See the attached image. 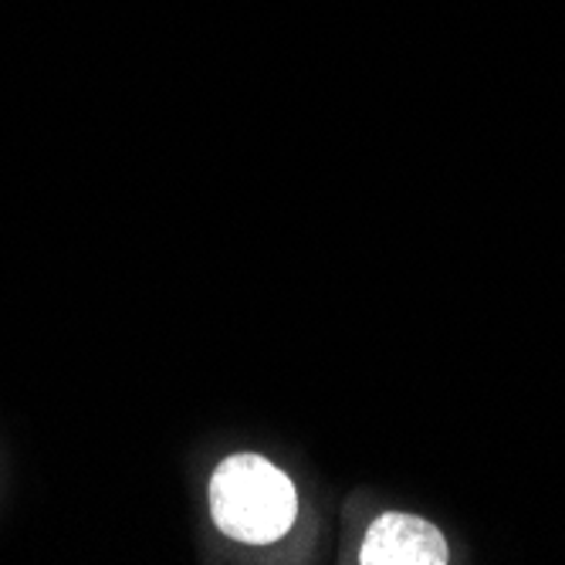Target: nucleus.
I'll return each mask as SVG.
<instances>
[{"instance_id": "1", "label": "nucleus", "mask_w": 565, "mask_h": 565, "mask_svg": "<svg viewBox=\"0 0 565 565\" xmlns=\"http://www.w3.org/2000/svg\"><path fill=\"white\" fill-rule=\"evenodd\" d=\"M211 515L224 535L247 545H268L291 529L298 498L288 475L271 460L234 454L211 478Z\"/></svg>"}, {"instance_id": "2", "label": "nucleus", "mask_w": 565, "mask_h": 565, "mask_svg": "<svg viewBox=\"0 0 565 565\" xmlns=\"http://www.w3.org/2000/svg\"><path fill=\"white\" fill-rule=\"evenodd\" d=\"M447 555L440 529L406 511H383L359 548L363 565H444Z\"/></svg>"}]
</instances>
